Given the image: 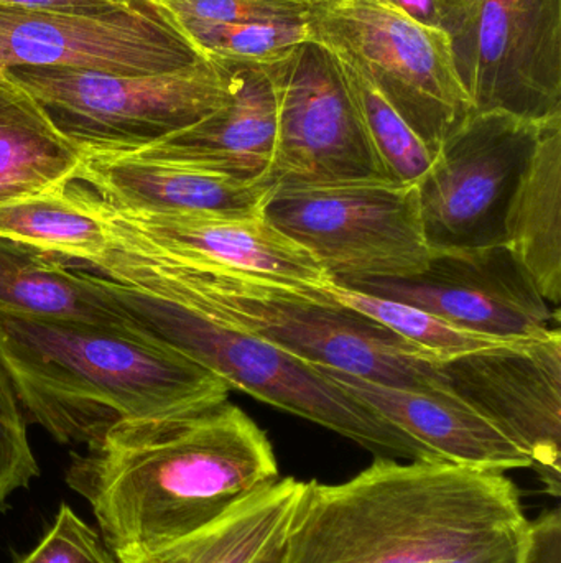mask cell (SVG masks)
I'll return each instance as SVG.
<instances>
[{
	"instance_id": "1",
	"label": "cell",
	"mask_w": 561,
	"mask_h": 563,
	"mask_svg": "<svg viewBox=\"0 0 561 563\" xmlns=\"http://www.w3.org/2000/svg\"><path fill=\"white\" fill-rule=\"evenodd\" d=\"M279 478L269 437L227 400L125 420L66 470L117 559L178 541Z\"/></svg>"
},
{
	"instance_id": "2",
	"label": "cell",
	"mask_w": 561,
	"mask_h": 563,
	"mask_svg": "<svg viewBox=\"0 0 561 563\" xmlns=\"http://www.w3.org/2000/svg\"><path fill=\"white\" fill-rule=\"evenodd\" d=\"M527 522L506 473L378 456L348 482H303L273 563H444Z\"/></svg>"
},
{
	"instance_id": "3",
	"label": "cell",
	"mask_w": 561,
	"mask_h": 563,
	"mask_svg": "<svg viewBox=\"0 0 561 563\" xmlns=\"http://www.w3.org/2000/svg\"><path fill=\"white\" fill-rule=\"evenodd\" d=\"M0 361L25 419L65 445H89L125 420L210 409L231 390L131 323L0 308Z\"/></svg>"
},
{
	"instance_id": "4",
	"label": "cell",
	"mask_w": 561,
	"mask_h": 563,
	"mask_svg": "<svg viewBox=\"0 0 561 563\" xmlns=\"http://www.w3.org/2000/svg\"><path fill=\"white\" fill-rule=\"evenodd\" d=\"M105 279L197 308L310 364L411 389L445 386L438 361L323 287L177 260L112 240L89 264Z\"/></svg>"
},
{
	"instance_id": "5",
	"label": "cell",
	"mask_w": 561,
	"mask_h": 563,
	"mask_svg": "<svg viewBox=\"0 0 561 563\" xmlns=\"http://www.w3.org/2000/svg\"><path fill=\"white\" fill-rule=\"evenodd\" d=\"M96 277L132 327L187 354L227 386L333 430L378 456L440 462L315 364L173 298Z\"/></svg>"
},
{
	"instance_id": "6",
	"label": "cell",
	"mask_w": 561,
	"mask_h": 563,
	"mask_svg": "<svg viewBox=\"0 0 561 563\" xmlns=\"http://www.w3.org/2000/svg\"><path fill=\"white\" fill-rule=\"evenodd\" d=\"M12 75L82 152L125 154L191 128L229 102L234 65L203 58L147 75L20 68Z\"/></svg>"
},
{
	"instance_id": "7",
	"label": "cell",
	"mask_w": 561,
	"mask_h": 563,
	"mask_svg": "<svg viewBox=\"0 0 561 563\" xmlns=\"http://www.w3.org/2000/svg\"><path fill=\"white\" fill-rule=\"evenodd\" d=\"M313 42L355 62L437 155L473 112L450 36L394 0H310Z\"/></svg>"
},
{
	"instance_id": "8",
	"label": "cell",
	"mask_w": 561,
	"mask_h": 563,
	"mask_svg": "<svg viewBox=\"0 0 561 563\" xmlns=\"http://www.w3.org/2000/svg\"><path fill=\"white\" fill-rule=\"evenodd\" d=\"M262 217L302 246L329 280L404 277L424 269L417 185H273Z\"/></svg>"
},
{
	"instance_id": "9",
	"label": "cell",
	"mask_w": 561,
	"mask_h": 563,
	"mask_svg": "<svg viewBox=\"0 0 561 563\" xmlns=\"http://www.w3.org/2000/svg\"><path fill=\"white\" fill-rule=\"evenodd\" d=\"M473 112L561 114V0H451L435 9Z\"/></svg>"
},
{
	"instance_id": "10",
	"label": "cell",
	"mask_w": 561,
	"mask_h": 563,
	"mask_svg": "<svg viewBox=\"0 0 561 563\" xmlns=\"http://www.w3.org/2000/svg\"><path fill=\"white\" fill-rule=\"evenodd\" d=\"M210 58L158 0L109 9L0 5V68L112 75L168 71Z\"/></svg>"
},
{
	"instance_id": "11",
	"label": "cell",
	"mask_w": 561,
	"mask_h": 563,
	"mask_svg": "<svg viewBox=\"0 0 561 563\" xmlns=\"http://www.w3.org/2000/svg\"><path fill=\"white\" fill-rule=\"evenodd\" d=\"M543 124L509 112H471L445 139L417 184L430 251L506 244L507 210Z\"/></svg>"
},
{
	"instance_id": "12",
	"label": "cell",
	"mask_w": 561,
	"mask_h": 563,
	"mask_svg": "<svg viewBox=\"0 0 561 563\" xmlns=\"http://www.w3.org/2000/svg\"><path fill=\"white\" fill-rule=\"evenodd\" d=\"M267 65L279 101L272 187L389 181L322 45L302 43Z\"/></svg>"
},
{
	"instance_id": "13",
	"label": "cell",
	"mask_w": 561,
	"mask_h": 563,
	"mask_svg": "<svg viewBox=\"0 0 561 563\" xmlns=\"http://www.w3.org/2000/svg\"><path fill=\"white\" fill-rule=\"evenodd\" d=\"M332 282L501 340L542 338L559 321L507 244L431 251L411 276Z\"/></svg>"
},
{
	"instance_id": "14",
	"label": "cell",
	"mask_w": 561,
	"mask_h": 563,
	"mask_svg": "<svg viewBox=\"0 0 561 563\" xmlns=\"http://www.w3.org/2000/svg\"><path fill=\"white\" fill-rule=\"evenodd\" d=\"M445 386L530 459L546 493L561 496V334L474 351L438 364Z\"/></svg>"
},
{
	"instance_id": "15",
	"label": "cell",
	"mask_w": 561,
	"mask_h": 563,
	"mask_svg": "<svg viewBox=\"0 0 561 563\" xmlns=\"http://www.w3.org/2000/svg\"><path fill=\"white\" fill-rule=\"evenodd\" d=\"M76 191L104 221L109 236L177 260L211 264L292 285L325 287L328 274L263 217H157L122 213L91 188L75 180Z\"/></svg>"
},
{
	"instance_id": "16",
	"label": "cell",
	"mask_w": 561,
	"mask_h": 563,
	"mask_svg": "<svg viewBox=\"0 0 561 563\" xmlns=\"http://www.w3.org/2000/svg\"><path fill=\"white\" fill-rule=\"evenodd\" d=\"M233 65V96L224 108L191 128L125 154L272 187L269 177L279 124L272 73L267 63Z\"/></svg>"
},
{
	"instance_id": "17",
	"label": "cell",
	"mask_w": 561,
	"mask_h": 563,
	"mask_svg": "<svg viewBox=\"0 0 561 563\" xmlns=\"http://www.w3.org/2000/svg\"><path fill=\"white\" fill-rule=\"evenodd\" d=\"M76 180L114 210L157 217H262L272 188L175 162L101 152H86Z\"/></svg>"
},
{
	"instance_id": "18",
	"label": "cell",
	"mask_w": 561,
	"mask_h": 563,
	"mask_svg": "<svg viewBox=\"0 0 561 563\" xmlns=\"http://www.w3.org/2000/svg\"><path fill=\"white\" fill-rule=\"evenodd\" d=\"M315 366L440 462L493 473L530 468L524 450L448 387L388 386L322 364Z\"/></svg>"
},
{
	"instance_id": "19",
	"label": "cell",
	"mask_w": 561,
	"mask_h": 563,
	"mask_svg": "<svg viewBox=\"0 0 561 563\" xmlns=\"http://www.w3.org/2000/svg\"><path fill=\"white\" fill-rule=\"evenodd\" d=\"M82 158L42 102L0 68V203L65 187L78 177Z\"/></svg>"
},
{
	"instance_id": "20",
	"label": "cell",
	"mask_w": 561,
	"mask_h": 563,
	"mask_svg": "<svg viewBox=\"0 0 561 563\" xmlns=\"http://www.w3.org/2000/svg\"><path fill=\"white\" fill-rule=\"evenodd\" d=\"M506 244L547 303L561 301V114L542 125L536 151L514 191Z\"/></svg>"
},
{
	"instance_id": "21",
	"label": "cell",
	"mask_w": 561,
	"mask_h": 563,
	"mask_svg": "<svg viewBox=\"0 0 561 563\" xmlns=\"http://www.w3.org/2000/svg\"><path fill=\"white\" fill-rule=\"evenodd\" d=\"M303 482L279 478L204 528L119 563H266L279 552Z\"/></svg>"
},
{
	"instance_id": "22",
	"label": "cell",
	"mask_w": 561,
	"mask_h": 563,
	"mask_svg": "<svg viewBox=\"0 0 561 563\" xmlns=\"http://www.w3.org/2000/svg\"><path fill=\"white\" fill-rule=\"evenodd\" d=\"M0 308L92 323H128L96 274L7 238H0Z\"/></svg>"
},
{
	"instance_id": "23",
	"label": "cell",
	"mask_w": 561,
	"mask_h": 563,
	"mask_svg": "<svg viewBox=\"0 0 561 563\" xmlns=\"http://www.w3.org/2000/svg\"><path fill=\"white\" fill-rule=\"evenodd\" d=\"M0 238L88 266L111 244L104 221L82 201L72 181L0 203Z\"/></svg>"
},
{
	"instance_id": "24",
	"label": "cell",
	"mask_w": 561,
	"mask_h": 563,
	"mask_svg": "<svg viewBox=\"0 0 561 563\" xmlns=\"http://www.w3.org/2000/svg\"><path fill=\"white\" fill-rule=\"evenodd\" d=\"M325 49L335 62L349 104L384 177L392 184L417 185L434 164L430 148L355 62L336 49Z\"/></svg>"
},
{
	"instance_id": "25",
	"label": "cell",
	"mask_w": 561,
	"mask_h": 563,
	"mask_svg": "<svg viewBox=\"0 0 561 563\" xmlns=\"http://www.w3.org/2000/svg\"><path fill=\"white\" fill-rule=\"evenodd\" d=\"M323 288L339 303L372 318L438 363H447L474 351L519 341L474 333L422 308L352 290L332 280Z\"/></svg>"
},
{
	"instance_id": "26",
	"label": "cell",
	"mask_w": 561,
	"mask_h": 563,
	"mask_svg": "<svg viewBox=\"0 0 561 563\" xmlns=\"http://www.w3.org/2000/svg\"><path fill=\"white\" fill-rule=\"evenodd\" d=\"M183 30L204 55L231 63H267L313 42L308 22L194 23Z\"/></svg>"
},
{
	"instance_id": "27",
	"label": "cell",
	"mask_w": 561,
	"mask_h": 563,
	"mask_svg": "<svg viewBox=\"0 0 561 563\" xmlns=\"http://www.w3.org/2000/svg\"><path fill=\"white\" fill-rule=\"evenodd\" d=\"M40 475L26 433V419L0 361V511H5L7 499Z\"/></svg>"
},
{
	"instance_id": "28",
	"label": "cell",
	"mask_w": 561,
	"mask_h": 563,
	"mask_svg": "<svg viewBox=\"0 0 561 563\" xmlns=\"http://www.w3.org/2000/svg\"><path fill=\"white\" fill-rule=\"evenodd\" d=\"M181 29L194 23L308 22L310 0H158Z\"/></svg>"
},
{
	"instance_id": "29",
	"label": "cell",
	"mask_w": 561,
	"mask_h": 563,
	"mask_svg": "<svg viewBox=\"0 0 561 563\" xmlns=\"http://www.w3.org/2000/svg\"><path fill=\"white\" fill-rule=\"evenodd\" d=\"M16 563H119L101 536L63 503L49 531Z\"/></svg>"
},
{
	"instance_id": "30",
	"label": "cell",
	"mask_w": 561,
	"mask_h": 563,
	"mask_svg": "<svg viewBox=\"0 0 561 563\" xmlns=\"http://www.w3.org/2000/svg\"><path fill=\"white\" fill-rule=\"evenodd\" d=\"M519 563H561V511H543L529 521Z\"/></svg>"
},
{
	"instance_id": "31",
	"label": "cell",
	"mask_w": 561,
	"mask_h": 563,
	"mask_svg": "<svg viewBox=\"0 0 561 563\" xmlns=\"http://www.w3.org/2000/svg\"><path fill=\"white\" fill-rule=\"evenodd\" d=\"M529 525V522H527ZM527 525L494 536L444 563H519Z\"/></svg>"
},
{
	"instance_id": "32",
	"label": "cell",
	"mask_w": 561,
	"mask_h": 563,
	"mask_svg": "<svg viewBox=\"0 0 561 563\" xmlns=\"http://www.w3.org/2000/svg\"><path fill=\"white\" fill-rule=\"evenodd\" d=\"M131 0H0V5L35 7V9L98 10L121 5Z\"/></svg>"
},
{
	"instance_id": "33",
	"label": "cell",
	"mask_w": 561,
	"mask_h": 563,
	"mask_svg": "<svg viewBox=\"0 0 561 563\" xmlns=\"http://www.w3.org/2000/svg\"><path fill=\"white\" fill-rule=\"evenodd\" d=\"M451 0H431V5H434V13L435 9H438V7L445 5V3H450Z\"/></svg>"
},
{
	"instance_id": "34",
	"label": "cell",
	"mask_w": 561,
	"mask_h": 563,
	"mask_svg": "<svg viewBox=\"0 0 561 563\" xmlns=\"http://www.w3.org/2000/svg\"><path fill=\"white\" fill-rule=\"evenodd\" d=\"M277 555V554H276ZM276 555H273L272 559H270V561H267L266 563H273V561H276Z\"/></svg>"
},
{
	"instance_id": "35",
	"label": "cell",
	"mask_w": 561,
	"mask_h": 563,
	"mask_svg": "<svg viewBox=\"0 0 561 563\" xmlns=\"http://www.w3.org/2000/svg\"><path fill=\"white\" fill-rule=\"evenodd\" d=\"M394 2H397V0H394Z\"/></svg>"
}]
</instances>
